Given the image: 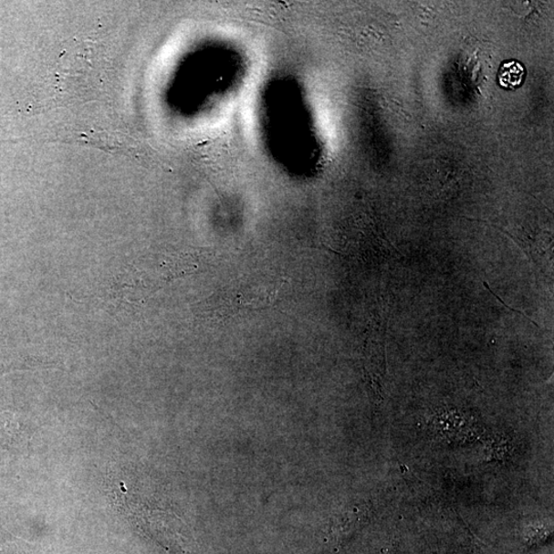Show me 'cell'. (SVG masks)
<instances>
[{"label":"cell","instance_id":"5b68a950","mask_svg":"<svg viewBox=\"0 0 554 554\" xmlns=\"http://www.w3.org/2000/svg\"><path fill=\"white\" fill-rule=\"evenodd\" d=\"M379 554H394V552H393V550H391V549H383Z\"/></svg>","mask_w":554,"mask_h":554},{"label":"cell","instance_id":"7a4b0ae2","mask_svg":"<svg viewBox=\"0 0 554 554\" xmlns=\"http://www.w3.org/2000/svg\"><path fill=\"white\" fill-rule=\"evenodd\" d=\"M368 515L369 507L367 506H353L345 508L334 518V522L330 526V534L335 537L336 540L346 539L365 523Z\"/></svg>","mask_w":554,"mask_h":554},{"label":"cell","instance_id":"277c9868","mask_svg":"<svg viewBox=\"0 0 554 554\" xmlns=\"http://www.w3.org/2000/svg\"><path fill=\"white\" fill-rule=\"evenodd\" d=\"M525 77L523 66L517 62L506 63L500 69V84L503 87L517 88Z\"/></svg>","mask_w":554,"mask_h":554},{"label":"cell","instance_id":"6da1fadb","mask_svg":"<svg viewBox=\"0 0 554 554\" xmlns=\"http://www.w3.org/2000/svg\"><path fill=\"white\" fill-rule=\"evenodd\" d=\"M365 371L371 390L380 396L386 371L385 345L382 336H376V340L368 345Z\"/></svg>","mask_w":554,"mask_h":554},{"label":"cell","instance_id":"3957f363","mask_svg":"<svg viewBox=\"0 0 554 554\" xmlns=\"http://www.w3.org/2000/svg\"><path fill=\"white\" fill-rule=\"evenodd\" d=\"M278 289L279 287H277L275 288L261 287L257 292L243 295L241 299H239V303L243 304L245 308H269V306L276 302Z\"/></svg>","mask_w":554,"mask_h":554}]
</instances>
